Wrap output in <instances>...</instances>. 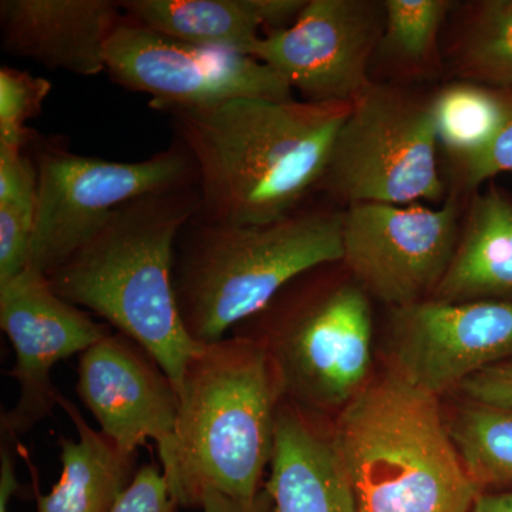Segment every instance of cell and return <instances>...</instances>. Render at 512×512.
Segmentation results:
<instances>
[{
  "label": "cell",
  "instance_id": "cell-15",
  "mask_svg": "<svg viewBox=\"0 0 512 512\" xmlns=\"http://www.w3.org/2000/svg\"><path fill=\"white\" fill-rule=\"evenodd\" d=\"M123 19L111 0H2L0 33L8 55L76 76L106 72L107 46Z\"/></svg>",
  "mask_w": 512,
  "mask_h": 512
},
{
  "label": "cell",
  "instance_id": "cell-18",
  "mask_svg": "<svg viewBox=\"0 0 512 512\" xmlns=\"http://www.w3.org/2000/svg\"><path fill=\"white\" fill-rule=\"evenodd\" d=\"M512 298V202L500 191L477 195L446 275L430 299L444 302Z\"/></svg>",
  "mask_w": 512,
  "mask_h": 512
},
{
  "label": "cell",
  "instance_id": "cell-6",
  "mask_svg": "<svg viewBox=\"0 0 512 512\" xmlns=\"http://www.w3.org/2000/svg\"><path fill=\"white\" fill-rule=\"evenodd\" d=\"M322 265L293 279L229 335L261 343L286 402L312 414L342 410L367 386L372 366L370 296Z\"/></svg>",
  "mask_w": 512,
  "mask_h": 512
},
{
  "label": "cell",
  "instance_id": "cell-30",
  "mask_svg": "<svg viewBox=\"0 0 512 512\" xmlns=\"http://www.w3.org/2000/svg\"><path fill=\"white\" fill-rule=\"evenodd\" d=\"M200 510L202 512H275L271 498L265 490L255 503H242L224 494L208 493L202 500Z\"/></svg>",
  "mask_w": 512,
  "mask_h": 512
},
{
  "label": "cell",
  "instance_id": "cell-31",
  "mask_svg": "<svg viewBox=\"0 0 512 512\" xmlns=\"http://www.w3.org/2000/svg\"><path fill=\"white\" fill-rule=\"evenodd\" d=\"M20 490L16 477L15 460L10 451L9 441H2L0 450V512H9V503Z\"/></svg>",
  "mask_w": 512,
  "mask_h": 512
},
{
  "label": "cell",
  "instance_id": "cell-24",
  "mask_svg": "<svg viewBox=\"0 0 512 512\" xmlns=\"http://www.w3.org/2000/svg\"><path fill=\"white\" fill-rule=\"evenodd\" d=\"M456 3L384 0V28L376 53L417 74L440 69V30Z\"/></svg>",
  "mask_w": 512,
  "mask_h": 512
},
{
  "label": "cell",
  "instance_id": "cell-14",
  "mask_svg": "<svg viewBox=\"0 0 512 512\" xmlns=\"http://www.w3.org/2000/svg\"><path fill=\"white\" fill-rule=\"evenodd\" d=\"M77 396L109 439L127 453L154 440L164 457L173 443L178 389L136 340L111 332L79 357Z\"/></svg>",
  "mask_w": 512,
  "mask_h": 512
},
{
  "label": "cell",
  "instance_id": "cell-4",
  "mask_svg": "<svg viewBox=\"0 0 512 512\" xmlns=\"http://www.w3.org/2000/svg\"><path fill=\"white\" fill-rule=\"evenodd\" d=\"M345 211L302 207L264 225L192 218L175 241L173 286L185 330L198 345L227 338L289 282L343 258Z\"/></svg>",
  "mask_w": 512,
  "mask_h": 512
},
{
  "label": "cell",
  "instance_id": "cell-26",
  "mask_svg": "<svg viewBox=\"0 0 512 512\" xmlns=\"http://www.w3.org/2000/svg\"><path fill=\"white\" fill-rule=\"evenodd\" d=\"M500 92L503 119L493 140L476 156L456 163L460 168L458 177L466 190H474L495 175L512 173V89Z\"/></svg>",
  "mask_w": 512,
  "mask_h": 512
},
{
  "label": "cell",
  "instance_id": "cell-27",
  "mask_svg": "<svg viewBox=\"0 0 512 512\" xmlns=\"http://www.w3.org/2000/svg\"><path fill=\"white\" fill-rule=\"evenodd\" d=\"M180 508L170 493L163 468L150 463L138 468L113 512H180Z\"/></svg>",
  "mask_w": 512,
  "mask_h": 512
},
{
  "label": "cell",
  "instance_id": "cell-13",
  "mask_svg": "<svg viewBox=\"0 0 512 512\" xmlns=\"http://www.w3.org/2000/svg\"><path fill=\"white\" fill-rule=\"evenodd\" d=\"M390 350L393 372L440 397L512 357V302L426 299L392 309Z\"/></svg>",
  "mask_w": 512,
  "mask_h": 512
},
{
  "label": "cell",
  "instance_id": "cell-19",
  "mask_svg": "<svg viewBox=\"0 0 512 512\" xmlns=\"http://www.w3.org/2000/svg\"><path fill=\"white\" fill-rule=\"evenodd\" d=\"M121 13L160 35L252 56L261 40L247 0H123Z\"/></svg>",
  "mask_w": 512,
  "mask_h": 512
},
{
  "label": "cell",
  "instance_id": "cell-23",
  "mask_svg": "<svg viewBox=\"0 0 512 512\" xmlns=\"http://www.w3.org/2000/svg\"><path fill=\"white\" fill-rule=\"evenodd\" d=\"M437 136L454 161L476 156L493 140L501 119V92L483 84L457 80L434 93Z\"/></svg>",
  "mask_w": 512,
  "mask_h": 512
},
{
  "label": "cell",
  "instance_id": "cell-2",
  "mask_svg": "<svg viewBox=\"0 0 512 512\" xmlns=\"http://www.w3.org/2000/svg\"><path fill=\"white\" fill-rule=\"evenodd\" d=\"M173 443L161 468L181 508L208 493L255 503L274 453L282 389L268 350L228 335L202 345L178 386Z\"/></svg>",
  "mask_w": 512,
  "mask_h": 512
},
{
  "label": "cell",
  "instance_id": "cell-11",
  "mask_svg": "<svg viewBox=\"0 0 512 512\" xmlns=\"http://www.w3.org/2000/svg\"><path fill=\"white\" fill-rule=\"evenodd\" d=\"M0 326L16 356L9 376L18 384V400L0 419L3 440L12 441L59 407L63 394L52 380L57 363L82 355L113 328L60 298L32 265L0 284Z\"/></svg>",
  "mask_w": 512,
  "mask_h": 512
},
{
  "label": "cell",
  "instance_id": "cell-21",
  "mask_svg": "<svg viewBox=\"0 0 512 512\" xmlns=\"http://www.w3.org/2000/svg\"><path fill=\"white\" fill-rule=\"evenodd\" d=\"M39 204L35 158L0 146V284L28 268Z\"/></svg>",
  "mask_w": 512,
  "mask_h": 512
},
{
  "label": "cell",
  "instance_id": "cell-12",
  "mask_svg": "<svg viewBox=\"0 0 512 512\" xmlns=\"http://www.w3.org/2000/svg\"><path fill=\"white\" fill-rule=\"evenodd\" d=\"M383 28V2L308 0L291 28L261 37L252 57L303 101L352 103L372 82Z\"/></svg>",
  "mask_w": 512,
  "mask_h": 512
},
{
  "label": "cell",
  "instance_id": "cell-3",
  "mask_svg": "<svg viewBox=\"0 0 512 512\" xmlns=\"http://www.w3.org/2000/svg\"><path fill=\"white\" fill-rule=\"evenodd\" d=\"M198 211L197 187L136 198L46 275L64 301L143 346L177 389L202 346L184 328L173 286L175 241Z\"/></svg>",
  "mask_w": 512,
  "mask_h": 512
},
{
  "label": "cell",
  "instance_id": "cell-9",
  "mask_svg": "<svg viewBox=\"0 0 512 512\" xmlns=\"http://www.w3.org/2000/svg\"><path fill=\"white\" fill-rule=\"evenodd\" d=\"M106 72L124 89L148 94L151 109L158 111L244 99L295 100L289 84L255 57L190 45L124 15L107 46Z\"/></svg>",
  "mask_w": 512,
  "mask_h": 512
},
{
  "label": "cell",
  "instance_id": "cell-32",
  "mask_svg": "<svg viewBox=\"0 0 512 512\" xmlns=\"http://www.w3.org/2000/svg\"><path fill=\"white\" fill-rule=\"evenodd\" d=\"M470 512H512V491H484Z\"/></svg>",
  "mask_w": 512,
  "mask_h": 512
},
{
  "label": "cell",
  "instance_id": "cell-25",
  "mask_svg": "<svg viewBox=\"0 0 512 512\" xmlns=\"http://www.w3.org/2000/svg\"><path fill=\"white\" fill-rule=\"evenodd\" d=\"M50 92L52 83L45 77L9 66L0 69V146L28 147L32 130L26 123L42 113Z\"/></svg>",
  "mask_w": 512,
  "mask_h": 512
},
{
  "label": "cell",
  "instance_id": "cell-1",
  "mask_svg": "<svg viewBox=\"0 0 512 512\" xmlns=\"http://www.w3.org/2000/svg\"><path fill=\"white\" fill-rule=\"evenodd\" d=\"M352 103L244 99L168 107L177 141L197 173L210 224L264 225L288 217L318 190Z\"/></svg>",
  "mask_w": 512,
  "mask_h": 512
},
{
  "label": "cell",
  "instance_id": "cell-5",
  "mask_svg": "<svg viewBox=\"0 0 512 512\" xmlns=\"http://www.w3.org/2000/svg\"><path fill=\"white\" fill-rule=\"evenodd\" d=\"M329 433L357 512H470L484 493L464 467L439 397L393 370L346 404Z\"/></svg>",
  "mask_w": 512,
  "mask_h": 512
},
{
  "label": "cell",
  "instance_id": "cell-17",
  "mask_svg": "<svg viewBox=\"0 0 512 512\" xmlns=\"http://www.w3.org/2000/svg\"><path fill=\"white\" fill-rule=\"evenodd\" d=\"M59 407L72 421L76 439H59L62 473L49 494L40 493L32 468L36 512H113L136 477L137 453L93 429L66 397H60Z\"/></svg>",
  "mask_w": 512,
  "mask_h": 512
},
{
  "label": "cell",
  "instance_id": "cell-20",
  "mask_svg": "<svg viewBox=\"0 0 512 512\" xmlns=\"http://www.w3.org/2000/svg\"><path fill=\"white\" fill-rule=\"evenodd\" d=\"M451 66L458 80L512 89V0H480L467 6Z\"/></svg>",
  "mask_w": 512,
  "mask_h": 512
},
{
  "label": "cell",
  "instance_id": "cell-28",
  "mask_svg": "<svg viewBox=\"0 0 512 512\" xmlns=\"http://www.w3.org/2000/svg\"><path fill=\"white\" fill-rule=\"evenodd\" d=\"M460 389L470 402L512 407V357L470 377Z\"/></svg>",
  "mask_w": 512,
  "mask_h": 512
},
{
  "label": "cell",
  "instance_id": "cell-7",
  "mask_svg": "<svg viewBox=\"0 0 512 512\" xmlns=\"http://www.w3.org/2000/svg\"><path fill=\"white\" fill-rule=\"evenodd\" d=\"M434 93L370 82L333 143L318 190L350 205L443 200Z\"/></svg>",
  "mask_w": 512,
  "mask_h": 512
},
{
  "label": "cell",
  "instance_id": "cell-16",
  "mask_svg": "<svg viewBox=\"0 0 512 512\" xmlns=\"http://www.w3.org/2000/svg\"><path fill=\"white\" fill-rule=\"evenodd\" d=\"M266 494L275 512H357L345 468L318 414L282 399Z\"/></svg>",
  "mask_w": 512,
  "mask_h": 512
},
{
  "label": "cell",
  "instance_id": "cell-22",
  "mask_svg": "<svg viewBox=\"0 0 512 512\" xmlns=\"http://www.w3.org/2000/svg\"><path fill=\"white\" fill-rule=\"evenodd\" d=\"M471 478L483 491H512V407L470 402L448 423Z\"/></svg>",
  "mask_w": 512,
  "mask_h": 512
},
{
  "label": "cell",
  "instance_id": "cell-29",
  "mask_svg": "<svg viewBox=\"0 0 512 512\" xmlns=\"http://www.w3.org/2000/svg\"><path fill=\"white\" fill-rule=\"evenodd\" d=\"M247 5L259 28L272 33L291 28L308 0H247Z\"/></svg>",
  "mask_w": 512,
  "mask_h": 512
},
{
  "label": "cell",
  "instance_id": "cell-8",
  "mask_svg": "<svg viewBox=\"0 0 512 512\" xmlns=\"http://www.w3.org/2000/svg\"><path fill=\"white\" fill-rule=\"evenodd\" d=\"M28 150L39 180L29 265L45 275L82 247L121 205L144 195L197 187L194 161L180 141L134 163L80 156L33 131Z\"/></svg>",
  "mask_w": 512,
  "mask_h": 512
},
{
  "label": "cell",
  "instance_id": "cell-10",
  "mask_svg": "<svg viewBox=\"0 0 512 512\" xmlns=\"http://www.w3.org/2000/svg\"><path fill=\"white\" fill-rule=\"evenodd\" d=\"M458 239L456 192L439 210L363 202L343 214L340 264L367 295L402 308L433 296Z\"/></svg>",
  "mask_w": 512,
  "mask_h": 512
}]
</instances>
